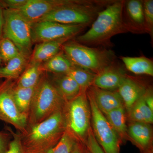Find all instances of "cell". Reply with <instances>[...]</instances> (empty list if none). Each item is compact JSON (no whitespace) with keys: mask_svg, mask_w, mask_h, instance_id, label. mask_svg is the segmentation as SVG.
<instances>
[{"mask_svg":"<svg viewBox=\"0 0 153 153\" xmlns=\"http://www.w3.org/2000/svg\"><path fill=\"white\" fill-rule=\"evenodd\" d=\"M118 93L126 107L128 110L141 97L146 91L134 80L126 77L118 88Z\"/></svg>","mask_w":153,"mask_h":153,"instance_id":"15","label":"cell"},{"mask_svg":"<svg viewBox=\"0 0 153 153\" xmlns=\"http://www.w3.org/2000/svg\"><path fill=\"white\" fill-rule=\"evenodd\" d=\"M87 153H89V152H88V151H87Z\"/></svg>","mask_w":153,"mask_h":153,"instance_id":"38","label":"cell"},{"mask_svg":"<svg viewBox=\"0 0 153 153\" xmlns=\"http://www.w3.org/2000/svg\"><path fill=\"white\" fill-rule=\"evenodd\" d=\"M36 86L31 88H22L18 87L16 84L14 88V99L17 108L21 113L27 117Z\"/></svg>","mask_w":153,"mask_h":153,"instance_id":"21","label":"cell"},{"mask_svg":"<svg viewBox=\"0 0 153 153\" xmlns=\"http://www.w3.org/2000/svg\"><path fill=\"white\" fill-rule=\"evenodd\" d=\"M127 10L132 21L137 25L144 23L143 6L142 2L138 0L128 1L126 6Z\"/></svg>","mask_w":153,"mask_h":153,"instance_id":"27","label":"cell"},{"mask_svg":"<svg viewBox=\"0 0 153 153\" xmlns=\"http://www.w3.org/2000/svg\"><path fill=\"white\" fill-rule=\"evenodd\" d=\"M123 7V2L117 1L99 12L90 29L77 37L78 42L86 45H107L115 35L133 30L136 32L137 29L131 27L124 22Z\"/></svg>","mask_w":153,"mask_h":153,"instance_id":"2","label":"cell"},{"mask_svg":"<svg viewBox=\"0 0 153 153\" xmlns=\"http://www.w3.org/2000/svg\"><path fill=\"white\" fill-rule=\"evenodd\" d=\"M88 104L84 91L66 102L63 108L66 131L76 142L80 143L85 140L90 128L91 111Z\"/></svg>","mask_w":153,"mask_h":153,"instance_id":"5","label":"cell"},{"mask_svg":"<svg viewBox=\"0 0 153 153\" xmlns=\"http://www.w3.org/2000/svg\"><path fill=\"white\" fill-rule=\"evenodd\" d=\"M129 110L130 118L134 122L149 124L153 123V111L146 103L144 95L141 97Z\"/></svg>","mask_w":153,"mask_h":153,"instance_id":"22","label":"cell"},{"mask_svg":"<svg viewBox=\"0 0 153 153\" xmlns=\"http://www.w3.org/2000/svg\"><path fill=\"white\" fill-rule=\"evenodd\" d=\"M145 101L149 107L153 111V97L150 92L146 91L144 94Z\"/></svg>","mask_w":153,"mask_h":153,"instance_id":"34","label":"cell"},{"mask_svg":"<svg viewBox=\"0 0 153 153\" xmlns=\"http://www.w3.org/2000/svg\"><path fill=\"white\" fill-rule=\"evenodd\" d=\"M12 138V135L10 132L0 131V153L6 152Z\"/></svg>","mask_w":153,"mask_h":153,"instance_id":"33","label":"cell"},{"mask_svg":"<svg viewBox=\"0 0 153 153\" xmlns=\"http://www.w3.org/2000/svg\"><path fill=\"white\" fill-rule=\"evenodd\" d=\"M84 25H69L52 22H39L32 25L33 43L73 37L86 27Z\"/></svg>","mask_w":153,"mask_h":153,"instance_id":"10","label":"cell"},{"mask_svg":"<svg viewBox=\"0 0 153 153\" xmlns=\"http://www.w3.org/2000/svg\"><path fill=\"white\" fill-rule=\"evenodd\" d=\"M28 60L22 55L11 59L5 66L0 67V78L18 79L27 66Z\"/></svg>","mask_w":153,"mask_h":153,"instance_id":"19","label":"cell"},{"mask_svg":"<svg viewBox=\"0 0 153 153\" xmlns=\"http://www.w3.org/2000/svg\"><path fill=\"white\" fill-rule=\"evenodd\" d=\"M76 141L65 131L57 144L44 153H71Z\"/></svg>","mask_w":153,"mask_h":153,"instance_id":"28","label":"cell"},{"mask_svg":"<svg viewBox=\"0 0 153 153\" xmlns=\"http://www.w3.org/2000/svg\"><path fill=\"white\" fill-rule=\"evenodd\" d=\"M42 65L45 72L57 74H66L74 66L62 50Z\"/></svg>","mask_w":153,"mask_h":153,"instance_id":"20","label":"cell"},{"mask_svg":"<svg viewBox=\"0 0 153 153\" xmlns=\"http://www.w3.org/2000/svg\"><path fill=\"white\" fill-rule=\"evenodd\" d=\"M86 145L88 151L90 153H105L99 144L94 134L92 129L89 128L86 135Z\"/></svg>","mask_w":153,"mask_h":153,"instance_id":"30","label":"cell"},{"mask_svg":"<svg viewBox=\"0 0 153 153\" xmlns=\"http://www.w3.org/2000/svg\"><path fill=\"white\" fill-rule=\"evenodd\" d=\"M105 116L119 136L124 137L127 131V126L123 106L113 110Z\"/></svg>","mask_w":153,"mask_h":153,"instance_id":"24","label":"cell"},{"mask_svg":"<svg viewBox=\"0 0 153 153\" xmlns=\"http://www.w3.org/2000/svg\"><path fill=\"white\" fill-rule=\"evenodd\" d=\"M22 55L15 44L10 39L2 37L0 39V56L4 62L7 63L11 59Z\"/></svg>","mask_w":153,"mask_h":153,"instance_id":"26","label":"cell"},{"mask_svg":"<svg viewBox=\"0 0 153 153\" xmlns=\"http://www.w3.org/2000/svg\"><path fill=\"white\" fill-rule=\"evenodd\" d=\"M30 63L22 75L17 79L16 86L22 88L35 87L45 73L42 64L31 62Z\"/></svg>","mask_w":153,"mask_h":153,"instance_id":"17","label":"cell"},{"mask_svg":"<svg viewBox=\"0 0 153 153\" xmlns=\"http://www.w3.org/2000/svg\"><path fill=\"white\" fill-rule=\"evenodd\" d=\"M127 69L136 74H146L153 76V63L152 60L145 57H123Z\"/></svg>","mask_w":153,"mask_h":153,"instance_id":"18","label":"cell"},{"mask_svg":"<svg viewBox=\"0 0 153 153\" xmlns=\"http://www.w3.org/2000/svg\"><path fill=\"white\" fill-rule=\"evenodd\" d=\"M51 79L58 92L66 102L73 99L82 92L75 80L66 74H57Z\"/></svg>","mask_w":153,"mask_h":153,"instance_id":"16","label":"cell"},{"mask_svg":"<svg viewBox=\"0 0 153 153\" xmlns=\"http://www.w3.org/2000/svg\"><path fill=\"white\" fill-rule=\"evenodd\" d=\"M128 130L131 137L142 147H146L149 145L152 137L150 124L134 122L130 126Z\"/></svg>","mask_w":153,"mask_h":153,"instance_id":"23","label":"cell"},{"mask_svg":"<svg viewBox=\"0 0 153 153\" xmlns=\"http://www.w3.org/2000/svg\"><path fill=\"white\" fill-rule=\"evenodd\" d=\"M94 134L105 153H120L119 136L105 116L99 109L92 97L88 93Z\"/></svg>","mask_w":153,"mask_h":153,"instance_id":"8","label":"cell"},{"mask_svg":"<svg viewBox=\"0 0 153 153\" xmlns=\"http://www.w3.org/2000/svg\"><path fill=\"white\" fill-rule=\"evenodd\" d=\"M12 135V139L9 144L7 150L5 153H26L22 146L19 132L16 133L10 128L7 127Z\"/></svg>","mask_w":153,"mask_h":153,"instance_id":"29","label":"cell"},{"mask_svg":"<svg viewBox=\"0 0 153 153\" xmlns=\"http://www.w3.org/2000/svg\"><path fill=\"white\" fill-rule=\"evenodd\" d=\"M27 0H5L0 1V5L5 9L18 10L25 5Z\"/></svg>","mask_w":153,"mask_h":153,"instance_id":"32","label":"cell"},{"mask_svg":"<svg viewBox=\"0 0 153 153\" xmlns=\"http://www.w3.org/2000/svg\"><path fill=\"white\" fill-rule=\"evenodd\" d=\"M72 38L66 37L37 44L32 52L30 62L43 64L47 62L60 52L63 44Z\"/></svg>","mask_w":153,"mask_h":153,"instance_id":"14","label":"cell"},{"mask_svg":"<svg viewBox=\"0 0 153 153\" xmlns=\"http://www.w3.org/2000/svg\"><path fill=\"white\" fill-rule=\"evenodd\" d=\"M3 25H4V17H3V10L0 5V39L2 37Z\"/></svg>","mask_w":153,"mask_h":153,"instance_id":"36","label":"cell"},{"mask_svg":"<svg viewBox=\"0 0 153 153\" xmlns=\"http://www.w3.org/2000/svg\"><path fill=\"white\" fill-rule=\"evenodd\" d=\"M99 9L93 2L68 0L45 16L39 22H52L69 25H87L97 16Z\"/></svg>","mask_w":153,"mask_h":153,"instance_id":"7","label":"cell"},{"mask_svg":"<svg viewBox=\"0 0 153 153\" xmlns=\"http://www.w3.org/2000/svg\"><path fill=\"white\" fill-rule=\"evenodd\" d=\"M4 25L2 37L10 39L22 55L30 60L32 52L33 24L16 10H3Z\"/></svg>","mask_w":153,"mask_h":153,"instance_id":"6","label":"cell"},{"mask_svg":"<svg viewBox=\"0 0 153 153\" xmlns=\"http://www.w3.org/2000/svg\"><path fill=\"white\" fill-rule=\"evenodd\" d=\"M16 80L6 79L0 82V120L22 132L27 126V117L20 112L14 100L13 89Z\"/></svg>","mask_w":153,"mask_h":153,"instance_id":"9","label":"cell"},{"mask_svg":"<svg viewBox=\"0 0 153 153\" xmlns=\"http://www.w3.org/2000/svg\"><path fill=\"white\" fill-rule=\"evenodd\" d=\"M89 88L88 93L103 114L123 106V102L117 92L103 90L94 85Z\"/></svg>","mask_w":153,"mask_h":153,"instance_id":"12","label":"cell"},{"mask_svg":"<svg viewBox=\"0 0 153 153\" xmlns=\"http://www.w3.org/2000/svg\"><path fill=\"white\" fill-rule=\"evenodd\" d=\"M63 109L41 122L27 125L22 132H18L26 153H44L57 144L66 131Z\"/></svg>","mask_w":153,"mask_h":153,"instance_id":"1","label":"cell"},{"mask_svg":"<svg viewBox=\"0 0 153 153\" xmlns=\"http://www.w3.org/2000/svg\"><path fill=\"white\" fill-rule=\"evenodd\" d=\"M68 0H27L18 10L21 16L32 24L36 23Z\"/></svg>","mask_w":153,"mask_h":153,"instance_id":"11","label":"cell"},{"mask_svg":"<svg viewBox=\"0 0 153 153\" xmlns=\"http://www.w3.org/2000/svg\"><path fill=\"white\" fill-rule=\"evenodd\" d=\"M144 16L148 30L152 32L153 26V1L146 0L144 2Z\"/></svg>","mask_w":153,"mask_h":153,"instance_id":"31","label":"cell"},{"mask_svg":"<svg viewBox=\"0 0 153 153\" xmlns=\"http://www.w3.org/2000/svg\"><path fill=\"white\" fill-rule=\"evenodd\" d=\"M126 77L122 69L113 63L96 74L93 85L103 90H114L118 88Z\"/></svg>","mask_w":153,"mask_h":153,"instance_id":"13","label":"cell"},{"mask_svg":"<svg viewBox=\"0 0 153 153\" xmlns=\"http://www.w3.org/2000/svg\"><path fill=\"white\" fill-rule=\"evenodd\" d=\"M66 74L75 80L80 87L81 92L85 91L86 89L93 84L96 75L90 71L75 66Z\"/></svg>","mask_w":153,"mask_h":153,"instance_id":"25","label":"cell"},{"mask_svg":"<svg viewBox=\"0 0 153 153\" xmlns=\"http://www.w3.org/2000/svg\"><path fill=\"white\" fill-rule=\"evenodd\" d=\"M71 153H85L80 143L76 142Z\"/></svg>","mask_w":153,"mask_h":153,"instance_id":"35","label":"cell"},{"mask_svg":"<svg viewBox=\"0 0 153 153\" xmlns=\"http://www.w3.org/2000/svg\"><path fill=\"white\" fill-rule=\"evenodd\" d=\"M1 56H0V65H1Z\"/></svg>","mask_w":153,"mask_h":153,"instance_id":"37","label":"cell"},{"mask_svg":"<svg viewBox=\"0 0 153 153\" xmlns=\"http://www.w3.org/2000/svg\"><path fill=\"white\" fill-rule=\"evenodd\" d=\"M66 102L45 72L36 86L27 117V125L39 123L47 119L56 111L63 109Z\"/></svg>","mask_w":153,"mask_h":153,"instance_id":"3","label":"cell"},{"mask_svg":"<svg viewBox=\"0 0 153 153\" xmlns=\"http://www.w3.org/2000/svg\"><path fill=\"white\" fill-rule=\"evenodd\" d=\"M62 50L74 66L96 74L113 64L115 57L111 50L88 47L75 41H67Z\"/></svg>","mask_w":153,"mask_h":153,"instance_id":"4","label":"cell"}]
</instances>
